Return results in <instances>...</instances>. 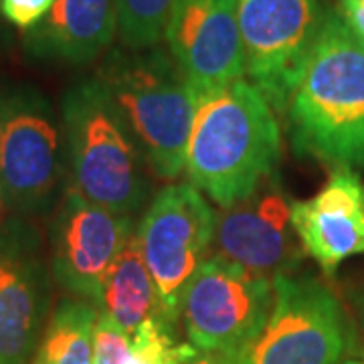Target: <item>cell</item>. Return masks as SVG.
<instances>
[{"label": "cell", "mask_w": 364, "mask_h": 364, "mask_svg": "<svg viewBox=\"0 0 364 364\" xmlns=\"http://www.w3.org/2000/svg\"><path fill=\"white\" fill-rule=\"evenodd\" d=\"M291 203L279 174L265 176L247 196L217 213V255L272 282L294 273L306 253L291 225Z\"/></svg>", "instance_id": "cell-11"}, {"label": "cell", "mask_w": 364, "mask_h": 364, "mask_svg": "<svg viewBox=\"0 0 364 364\" xmlns=\"http://www.w3.org/2000/svg\"><path fill=\"white\" fill-rule=\"evenodd\" d=\"M100 310L95 304L67 298L43 330L33 364H93V336Z\"/></svg>", "instance_id": "cell-17"}, {"label": "cell", "mask_w": 364, "mask_h": 364, "mask_svg": "<svg viewBox=\"0 0 364 364\" xmlns=\"http://www.w3.org/2000/svg\"><path fill=\"white\" fill-rule=\"evenodd\" d=\"M340 364H364V344L354 342V338H352L350 348L344 354V358H342Z\"/></svg>", "instance_id": "cell-24"}, {"label": "cell", "mask_w": 364, "mask_h": 364, "mask_svg": "<svg viewBox=\"0 0 364 364\" xmlns=\"http://www.w3.org/2000/svg\"><path fill=\"white\" fill-rule=\"evenodd\" d=\"M134 231V217L112 213L67 186L49 229L57 284L100 306L105 277Z\"/></svg>", "instance_id": "cell-10"}, {"label": "cell", "mask_w": 364, "mask_h": 364, "mask_svg": "<svg viewBox=\"0 0 364 364\" xmlns=\"http://www.w3.org/2000/svg\"><path fill=\"white\" fill-rule=\"evenodd\" d=\"M130 340L138 364H186L198 352L191 342H181L174 336V322L166 316L148 320Z\"/></svg>", "instance_id": "cell-19"}, {"label": "cell", "mask_w": 364, "mask_h": 364, "mask_svg": "<svg viewBox=\"0 0 364 364\" xmlns=\"http://www.w3.org/2000/svg\"><path fill=\"white\" fill-rule=\"evenodd\" d=\"M299 245L326 275L364 253V181L352 168H332L326 184L306 200L291 203Z\"/></svg>", "instance_id": "cell-14"}, {"label": "cell", "mask_w": 364, "mask_h": 364, "mask_svg": "<svg viewBox=\"0 0 364 364\" xmlns=\"http://www.w3.org/2000/svg\"><path fill=\"white\" fill-rule=\"evenodd\" d=\"M100 312L114 320L128 336H132L148 320L166 316L158 298L154 279L144 261L138 227L122 247L105 277Z\"/></svg>", "instance_id": "cell-16"}, {"label": "cell", "mask_w": 364, "mask_h": 364, "mask_svg": "<svg viewBox=\"0 0 364 364\" xmlns=\"http://www.w3.org/2000/svg\"><path fill=\"white\" fill-rule=\"evenodd\" d=\"M354 312H356V324L360 330V336L364 340V286L358 287V291L354 294Z\"/></svg>", "instance_id": "cell-25"}, {"label": "cell", "mask_w": 364, "mask_h": 364, "mask_svg": "<svg viewBox=\"0 0 364 364\" xmlns=\"http://www.w3.org/2000/svg\"><path fill=\"white\" fill-rule=\"evenodd\" d=\"M354 338L338 296L314 275H277L273 308L237 364H340Z\"/></svg>", "instance_id": "cell-5"}, {"label": "cell", "mask_w": 364, "mask_h": 364, "mask_svg": "<svg viewBox=\"0 0 364 364\" xmlns=\"http://www.w3.org/2000/svg\"><path fill=\"white\" fill-rule=\"evenodd\" d=\"M217 213L191 182L164 186L138 225V239L158 298L170 320L181 318L184 291L207 261Z\"/></svg>", "instance_id": "cell-7"}, {"label": "cell", "mask_w": 364, "mask_h": 364, "mask_svg": "<svg viewBox=\"0 0 364 364\" xmlns=\"http://www.w3.org/2000/svg\"><path fill=\"white\" fill-rule=\"evenodd\" d=\"M279 156L275 112L251 81L239 79L196 100L184 170L219 207L233 205L277 172Z\"/></svg>", "instance_id": "cell-2"}, {"label": "cell", "mask_w": 364, "mask_h": 364, "mask_svg": "<svg viewBox=\"0 0 364 364\" xmlns=\"http://www.w3.org/2000/svg\"><path fill=\"white\" fill-rule=\"evenodd\" d=\"M0 196H2V193H0Z\"/></svg>", "instance_id": "cell-26"}, {"label": "cell", "mask_w": 364, "mask_h": 364, "mask_svg": "<svg viewBox=\"0 0 364 364\" xmlns=\"http://www.w3.org/2000/svg\"><path fill=\"white\" fill-rule=\"evenodd\" d=\"M174 0H116L117 33L130 51L156 47L164 37Z\"/></svg>", "instance_id": "cell-18"}, {"label": "cell", "mask_w": 364, "mask_h": 364, "mask_svg": "<svg viewBox=\"0 0 364 364\" xmlns=\"http://www.w3.org/2000/svg\"><path fill=\"white\" fill-rule=\"evenodd\" d=\"M93 364H138L130 336L102 312L93 336Z\"/></svg>", "instance_id": "cell-20"}, {"label": "cell", "mask_w": 364, "mask_h": 364, "mask_svg": "<svg viewBox=\"0 0 364 364\" xmlns=\"http://www.w3.org/2000/svg\"><path fill=\"white\" fill-rule=\"evenodd\" d=\"M186 364H237V360H235V356H231V354L198 350L195 354V358L188 360Z\"/></svg>", "instance_id": "cell-23"}, {"label": "cell", "mask_w": 364, "mask_h": 364, "mask_svg": "<svg viewBox=\"0 0 364 364\" xmlns=\"http://www.w3.org/2000/svg\"><path fill=\"white\" fill-rule=\"evenodd\" d=\"M117 114L126 122L154 176L176 181L196 114V97L172 59L156 47L117 49L95 73Z\"/></svg>", "instance_id": "cell-4"}, {"label": "cell", "mask_w": 364, "mask_h": 364, "mask_svg": "<svg viewBox=\"0 0 364 364\" xmlns=\"http://www.w3.org/2000/svg\"><path fill=\"white\" fill-rule=\"evenodd\" d=\"M55 0H0V13L14 26L28 31L39 25Z\"/></svg>", "instance_id": "cell-21"}, {"label": "cell", "mask_w": 364, "mask_h": 364, "mask_svg": "<svg viewBox=\"0 0 364 364\" xmlns=\"http://www.w3.org/2000/svg\"><path fill=\"white\" fill-rule=\"evenodd\" d=\"M336 13L352 35L364 43V0H338Z\"/></svg>", "instance_id": "cell-22"}, {"label": "cell", "mask_w": 364, "mask_h": 364, "mask_svg": "<svg viewBox=\"0 0 364 364\" xmlns=\"http://www.w3.org/2000/svg\"><path fill=\"white\" fill-rule=\"evenodd\" d=\"M49 301L37 233L25 223L0 225V364H28L35 356Z\"/></svg>", "instance_id": "cell-13"}, {"label": "cell", "mask_w": 364, "mask_h": 364, "mask_svg": "<svg viewBox=\"0 0 364 364\" xmlns=\"http://www.w3.org/2000/svg\"><path fill=\"white\" fill-rule=\"evenodd\" d=\"M67 172L63 124L28 87L0 91V193L18 213H43Z\"/></svg>", "instance_id": "cell-6"}, {"label": "cell", "mask_w": 364, "mask_h": 364, "mask_svg": "<svg viewBox=\"0 0 364 364\" xmlns=\"http://www.w3.org/2000/svg\"><path fill=\"white\" fill-rule=\"evenodd\" d=\"M245 75L286 114L308 63L324 11L318 0H235Z\"/></svg>", "instance_id": "cell-9"}, {"label": "cell", "mask_w": 364, "mask_h": 364, "mask_svg": "<svg viewBox=\"0 0 364 364\" xmlns=\"http://www.w3.org/2000/svg\"><path fill=\"white\" fill-rule=\"evenodd\" d=\"M286 117L296 154L364 170V43L332 9L322 14Z\"/></svg>", "instance_id": "cell-1"}, {"label": "cell", "mask_w": 364, "mask_h": 364, "mask_svg": "<svg viewBox=\"0 0 364 364\" xmlns=\"http://www.w3.org/2000/svg\"><path fill=\"white\" fill-rule=\"evenodd\" d=\"M273 308V282L215 255L184 291L181 318L196 350L237 356L259 334Z\"/></svg>", "instance_id": "cell-8"}, {"label": "cell", "mask_w": 364, "mask_h": 364, "mask_svg": "<svg viewBox=\"0 0 364 364\" xmlns=\"http://www.w3.org/2000/svg\"><path fill=\"white\" fill-rule=\"evenodd\" d=\"M164 37L196 100L245 77L235 0H174Z\"/></svg>", "instance_id": "cell-12"}, {"label": "cell", "mask_w": 364, "mask_h": 364, "mask_svg": "<svg viewBox=\"0 0 364 364\" xmlns=\"http://www.w3.org/2000/svg\"><path fill=\"white\" fill-rule=\"evenodd\" d=\"M61 124L69 186L100 207L134 217L150 196V166L95 75L67 90Z\"/></svg>", "instance_id": "cell-3"}, {"label": "cell", "mask_w": 364, "mask_h": 364, "mask_svg": "<svg viewBox=\"0 0 364 364\" xmlns=\"http://www.w3.org/2000/svg\"><path fill=\"white\" fill-rule=\"evenodd\" d=\"M116 31V0H55L39 25L26 31L25 49L39 59L83 65L112 45Z\"/></svg>", "instance_id": "cell-15"}]
</instances>
